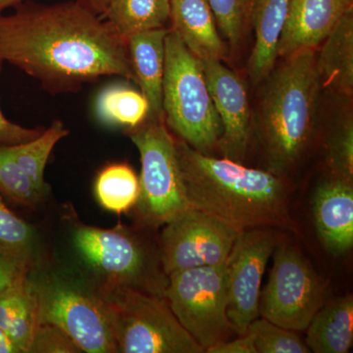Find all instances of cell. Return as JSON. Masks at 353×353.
I'll list each match as a JSON object with an SVG mask.
<instances>
[{
	"label": "cell",
	"mask_w": 353,
	"mask_h": 353,
	"mask_svg": "<svg viewBox=\"0 0 353 353\" xmlns=\"http://www.w3.org/2000/svg\"><path fill=\"white\" fill-rule=\"evenodd\" d=\"M273 255L268 283L260 294L259 316L283 328L303 331L325 303L326 285L294 246L281 243Z\"/></svg>",
	"instance_id": "9"
},
{
	"label": "cell",
	"mask_w": 353,
	"mask_h": 353,
	"mask_svg": "<svg viewBox=\"0 0 353 353\" xmlns=\"http://www.w3.org/2000/svg\"><path fill=\"white\" fill-rule=\"evenodd\" d=\"M165 296L176 319L204 352L234 333L227 315L226 263L173 272Z\"/></svg>",
	"instance_id": "8"
},
{
	"label": "cell",
	"mask_w": 353,
	"mask_h": 353,
	"mask_svg": "<svg viewBox=\"0 0 353 353\" xmlns=\"http://www.w3.org/2000/svg\"><path fill=\"white\" fill-rule=\"evenodd\" d=\"M2 65H3V62L0 60V72H1ZM43 130V127L30 129V128L15 124L7 119L0 108V145H14L27 143L39 136Z\"/></svg>",
	"instance_id": "33"
},
{
	"label": "cell",
	"mask_w": 353,
	"mask_h": 353,
	"mask_svg": "<svg viewBox=\"0 0 353 353\" xmlns=\"http://www.w3.org/2000/svg\"><path fill=\"white\" fill-rule=\"evenodd\" d=\"M176 139L185 196L192 208L226 223L238 232L271 228L297 232L283 176L213 157Z\"/></svg>",
	"instance_id": "2"
},
{
	"label": "cell",
	"mask_w": 353,
	"mask_h": 353,
	"mask_svg": "<svg viewBox=\"0 0 353 353\" xmlns=\"http://www.w3.org/2000/svg\"><path fill=\"white\" fill-rule=\"evenodd\" d=\"M222 134L218 148L223 157L243 163L252 137V110L245 83L220 60L202 61Z\"/></svg>",
	"instance_id": "12"
},
{
	"label": "cell",
	"mask_w": 353,
	"mask_h": 353,
	"mask_svg": "<svg viewBox=\"0 0 353 353\" xmlns=\"http://www.w3.org/2000/svg\"><path fill=\"white\" fill-rule=\"evenodd\" d=\"M313 213L318 236L334 255L353 246L352 182L330 176L315 192Z\"/></svg>",
	"instance_id": "15"
},
{
	"label": "cell",
	"mask_w": 353,
	"mask_h": 353,
	"mask_svg": "<svg viewBox=\"0 0 353 353\" xmlns=\"http://www.w3.org/2000/svg\"><path fill=\"white\" fill-rule=\"evenodd\" d=\"M104 299L112 311L117 352H205L159 296L120 285Z\"/></svg>",
	"instance_id": "7"
},
{
	"label": "cell",
	"mask_w": 353,
	"mask_h": 353,
	"mask_svg": "<svg viewBox=\"0 0 353 353\" xmlns=\"http://www.w3.org/2000/svg\"><path fill=\"white\" fill-rule=\"evenodd\" d=\"M24 1L26 0H0V14L3 12L6 9L11 8V7L14 8Z\"/></svg>",
	"instance_id": "37"
},
{
	"label": "cell",
	"mask_w": 353,
	"mask_h": 353,
	"mask_svg": "<svg viewBox=\"0 0 353 353\" xmlns=\"http://www.w3.org/2000/svg\"><path fill=\"white\" fill-rule=\"evenodd\" d=\"M39 327L38 301L31 280L0 296V328L19 348L30 352Z\"/></svg>",
	"instance_id": "22"
},
{
	"label": "cell",
	"mask_w": 353,
	"mask_h": 353,
	"mask_svg": "<svg viewBox=\"0 0 353 353\" xmlns=\"http://www.w3.org/2000/svg\"><path fill=\"white\" fill-rule=\"evenodd\" d=\"M170 29L201 61L226 59L228 48L218 32L208 0H171Z\"/></svg>",
	"instance_id": "16"
},
{
	"label": "cell",
	"mask_w": 353,
	"mask_h": 353,
	"mask_svg": "<svg viewBox=\"0 0 353 353\" xmlns=\"http://www.w3.org/2000/svg\"><path fill=\"white\" fill-rule=\"evenodd\" d=\"M208 353H257L252 334L246 333L234 340L219 341L209 347Z\"/></svg>",
	"instance_id": "34"
},
{
	"label": "cell",
	"mask_w": 353,
	"mask_h": 353,
	"mask_svg": "<svg viewBox=\"0 0 353 353\" xmlns=\"http://www.w3.org/2000/svg\"><path fill=\"white\" fill-rule=\"evenodd\" d=\"M68 336L57 327L39 325L30 352H79Z\"/></svg>",
	"instance_id": "32"
},
{
	"label": "cell",
	"mask_w": 353,
	"mask_h": 353,
	"mask_svg": "<svg viewBox=\"0 0 353 353\" xmlns=\"http://www.w3.org/2000/svg\"><path fill=\"white\" fill-rule=\"evenodd\" d=\"M0 14V60L51 94L73 92L103 77L134 81L127 43L101 16L77 0L22 2Z\"/></svg>",
	"instance_id": "1"
},
{
	"label": "cell",
	"mask_w": 353,
	"mask_h": 353,
	"mask_svg": "<svg viewBox=\"0 0 353 353\" xmlns=\"http://www.w3.org/2000/svg\"><path fill=\"white\" fill-rule=\"evenodd\" d=\"M263 81L256 116L257 138L267 170L284 176L307 152L315 129L320 87L316 50L285 58Z\"/></svg>",
	"instance_id": "3"
},
{
	"label": "cell",
	"mask_w": 353,
	"mask_h": 353,
	"mask_svg": "<svg viewBox=\"0 0 353 353\" xmlns=\"http://www.w3.org/2000/svg\"><path fill=\"white\" fill-rule=\"evenodd\" d=\"M169 28L134 34L126 41L134 82L150 105L148 117H163L162 85L165 68V39Z\"/></svg>",
	"instance_id": "18"
},
{
	"label": "cell",
	"mask_w": 353,
	"mask_h": 353,
	"mask_svg": "<svg viewBox=\"0 0 353 353\" xmlns=\"http://www.w3.org/2000/svg\"><path fill=\"white\" fill-rule=\"evenodd\" d=\"M129 132L141 157L137 214L145 225H165L190 208L176 152V139L164 117H148Z\"/></svg>",
	"instance_id": "6"
},
{
	"label": "cell",
	"mask_w": 353,
	"mask_h": 353,
	"mask_svg": "<svg viewBox=\"0 0 353 353\" xmlns=\"http://www.w3.org/2000/svg\"><path fill=\"white\" fill-rule=\"evenodd\" d=\"M290 0H250V24L255 34L248 63L253 85L263 82L278 59V44L289 13Z\"/></svg>",
	"instance_id": "17"
},
{
	"label": "cell",
	"mask_w": 353,
	"mask_h": 353,
	"mask_svg": "<svg viewBox=\"0 0 353 353\" xmlns=\"http://www.w3.org/2000/svg\"><path fill=\"white\" fill-rule=\"evenodd\" d=\"M327 164L332 176L353 181V122L352 116L339 124L327 148Z\"/></svg>",
	"instance_id": "29"
},
{
	"label": "cell",
	"mask_w": 353,
	"mask_h": 353,
	"mask_svg": "<svg viewBox=\"0 0 353 353\" xmlns=\"http://www.w3.org/2000/svg\"><path fill=\"white\" fill-rule=\"evenodd\" d=\"M171 0H111L101 17L127 41L170 22Z\"/></svg>",
	"instance_id": "21"
},
{
	"label": "cell",
	"mask_w": 353,
	"mask_h": 353,
	"mask_svg": "<svg viewBox=\"0 0 353 353\" xmlns=\"http://www.w3.org/2000/svg\"><path fill=\"white\" fill-rule=\"evenodd\" d=\"M0 353H21L19 348L7 336L6 332L0 328Z\"/></svg>",
	"instance_id": "36"
},
{
	"label": "cell",
	"mask_w": 353,
	"mask_h": 353,
	"mask_svg": "<svg viewBox=\"0 0 353 353\" xmlns=\"http://www.w3.org/2000/svg\"><path fill=\"white\" fill-rule=\"evenodd\" d=\"M353 9V0H290L278 57L287 58L321 46L339 21Z\"/></svg>",
	"instance_id": "14"
},
{
	"label": "cell",
	"mask_w": 353,
	"mask_h": 353,
	"mask_svg": "<svg viewBox=\"0 0 353 353\" xmlns=\"http://www.w3.org/2000/svg\"><path fill=\"white\" fill-rule=\"evenodd\" d=\"M279 245L271 228L246 230L236 236L226 261L227 315L238 336L259 316L262 278L266 265Z\"/></svg>",
	"instance_id": "11"
},
{
	"label": "cell",
	"mask_w": 353,
	"mask_h": 353,
	"mask_svg": "<svg viewBox=\"0 0 353 353\" xmlns=\"http://www.w3.org/2000/svg\"><path fill=\"white\" fill-rule=\"evenodd\" d=\"M216 24L232 48L240 46L250 24V0H208Z\"/></svg>",
	"instance_id": "28"
},
{
	"label": "cell",
	"mask_w": 353,
	"mask_h": 353,
	"mask_svg": "<svg viewBox=\"0 0 353 353\" xmlns=\"http://www.w3.org/2000/svg\"><path fill=\"white\" fill-rule=\"evenodd\" d=\"M0 192L25 206L36 205L44 194L9 154L6 145H0Z\"/></svg>",
	"instance_id": "26"
},
{
	"label": "cell",
	"mask_w": 353,
	"mask_h": 353,
	"mask_svg": "<svg viewBox=\"0 0 353 353\" xmlns=\"http://www.w3.org/2000/svg\"><path fill=\"white\" fill-rule=\"evenodd\" d=\"M320 87L352 99L353 94V9L339 21L316 52Z\"/></svg>",
	"instance_id": "19"
},
{
	"label": "cell",
	"mask_w": 353,
	"mask_h": 353,
	"mask_svg": "<svg viewBox=\"0 0 353 353\" xmlns=\"http://www.w3.org/2000/svg\"><path fill=\"white\" fill-rule=\"evenodd\" d=\"M30 280L38 301L39 325L57 327L80 352H117L112 311L104 297L61 276L43 275Z\"/></svg>",
	"instance_id": "5"
},
{
	"label": "cell",
	"mask_w": 353,
	"mask_h": 353,
	"mask_svg": "<svg viewBox=\"0 0 353 353\" xmlns=\"http://www.w3.org/2000/svg\"><path fill=\"white\" fill-rule=\"evenodd\" d=\"M69 130L60 120L53 121L48 128H44L37 138L20 145H6L7 152L17 162L39 190L46 192L44 170L53 148L58 141L68 136Z\"/></svg>",
	"instance_id": "25"
},
{
	"label": "cell",
	"mask_w": 353,
	"mask_h": 353,
	"mask_svg": "<svg viewBox=\"0 0 353 353\" xmlns=\"http://www.w3.org/2000/svg\"><path fill=\"white\" fill-rule=\"evenodd\" d=\"M162 108L165 124L176 138L205 154L218 148L222 125L203 65L170 28L165 39Z\"/></svg>",
	"instance_id": "4"
},
{
	"label": "cell",
	"mask_w": 353,
	"mask_h": 353,
	"mask_svg": "<svg viewBox=\"0 0 353 353\" xmlns=\"http://www.w3.org/2000/svg\"><path fill=\"white\" fill-rule=\"evenodd\" d=\"M31 267V253L0 245V296L27 282Z\"/></svg>",
	"instance_id": "31"
},
{
	"label": "cell",
	"mask_w": 353,
	"mask_h": 353,
	"mask_svg": "<svg viewBox=\"0 0 353 353\" xmlns=\"http://www.w3.org/2000/svg\"><path fill=\"white\" fill-rule=\"evenodd\" d=\"M77 1L88 10L92 11V13L101 16L111 0H77Z\"/></svg>",
	"instance_id": "35"
},
{
	"label": "cell",
	"mask_w": 353,
	"mask_h": 353,
	"mask_svg": "<svg viewBox=\"0 0 353 353\" xmlns=\"http://www.w3.org/2000/svg\"><path fill=\"white\" fill-rule=\"evenodd\" d=\"M94 190L102 208L121 214L134 208L138 201L139 176L128 164H110L99 172Z\"/></svg>",
	"instance_id": "24"
},
{
	"label": "cell",
	"mask_w": 353,
	"mask_h": 353,
	"mask_svg": "<svg viewBox=\"0 0 353 353\" xmlns=\"http://www.w3.org/2000/svg\"><path fill=\"white\" fill-rule=\"evenodd\" d=\"M34 231L7 208L0 196V245L16 252L31 253Z\"/></svg>",
	"instance_id": "30"
},
{
	"label": "cell",
	"mask_w": 353,
	"mask_h": 353,
	"mask_svg": "<svg viewBox=\"0 0 353 353\" xmlns=\"http://www.w3.org/2000/svg\"><path fill=\"white\" fill-rule=\"evenodd\" d=\"M305 343L310 352L347 353L353 343V296L336 297L313 316Z\"/></svg>",
	"instance_id": "20"
},
{
	"label": "cell",
	"mask_w": 353,
	"mask_h": 353,
	"mask_svg": "<svg viewBox=\"0 0 353 353\" xmlns=\"http://www.w3.org/2000/svg\"><path fill=\"white\" fill-rule=\"evenodd\" d=\"M257 353H308L305 341L292 330L283 328L264 318H257L248 327Z\"/></svg>",
	"instance_id": "27"
},
{
	"label": "cell",
	"mask_w": 353,
	"mask_h": 353,
	"mask_svg": "<svg viewBox=\"0 0 353 353\" xmlns=\"http://www.w3.org/2000/svg\"><path fill=\"white\" fill-rule=\"evenodd\" d=\"M97 112L104 123L134 129L148 117L150 105L138 90L126 85H111L99 95Z\"/></svg>",
	"instance_id": "23"
},
{
	"label": "cell",
	"mask_w": 353,
	"mask_h": 353,
	"mask_svg": "<svg viewBox=\"0 0 353 353\" xmlns=\"http://www.w3.org/2000/svg\"><path fill=\"white\" fill-rule=\"evenodd\" d=\"M240 232L226 223L189 208L165 224L160 239L164 273L226 263Z\"/></svg>",
	"instance_id": "10"
},
{
	"label": "cell",
	"mask_w": 353,
	"mask_h": 353,
	"mask_svg": "<svg viewBox=\"0 0 353 353\" xmlns=\"http://www.w3.org/2000/svg\"><path fill=\"white\" fill-rule=\"evenodd\" d=\"M74 241L88 264L120 285L132 287L145 272V250L120 229L80 226L76 230Z\"/></svg>",
	"instance_id": "13"
}]
</instances>
